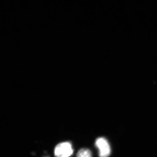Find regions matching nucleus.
<instances>
[{
    "label": "nucleus",
    "mask_w": 157,
    "mask_h": 157,
    "mask_svg": "<svg viewBox=\"0 0 157 157\" xmlns=\"http://www.w3.org/2000/svg\"><path fill=\"white\" fill-rule=\"evenodd\" d=\"M95 145L99 150V157H108L111 154V148L107 140L99 137L95 141Z\"/></svg>",
    "instance_id": "2"
},
{
    "label": "nucleus",
    "mask_w": 157,
    "mask_h": 157,
    "mask_svg": "<svg viewBox=\"0 0 157 157\" xmlns=\"http://www.w3.org/2000/svg\"><path fill=\"white\" fill-rule=\"evenodd\" d=\"M91 152L87 148H82L78 151L77 154V157H91Z\"/></svg>",
    "instance_id": "3"
},
{
    "label": "nucleus",
    "mask_w": 157,
    "mask_h": 157,
    "mask_svg": "<svg viewBox=\"0 0 157 157\" xmlns=\"http://www.w3.org/2000/svg\"><path fill=\"white\" fill-rule=\"evenodd\" d=\"M54 153L56 157H70L73 153L72 145L68 142L60 143L55 147Z\"/></svg>",
    "instance_id": "1"
}]
</instances>
